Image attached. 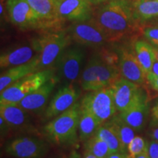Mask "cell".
Returning a JSON list of instances; mask_svg holds the SVG:
<instances>
[{"instance_id":"19","label":"cell","mask_w":158,"mask_h":158,"mask_svg":"<svg viewBox=\"0 0 158 158\" xmlns=\"http://www.w3.org/2000/svg\"><path fill=\"white\" fill-rule=\"evenodd\" d=\"M148 114L149 106L146 98L127 110L118 113V116L133 129L136 131H140L145 125Z\"/></svg>"},{"instance_id":"18","label":"cell","mask_w":158,"mask_h":158,"mask_svg":"<svg viewBox=\"0 0 158 158\" xmlns=\"http://www.w3.org/2000/svg\"><path fill=\"white\" fill-rule=\"evenodd\" d=\"M38 17L41 29H56L62 23L54 0H27Z\"/></svg>"},{"instance_id":"11","label":"cell","mask_w":158,"mask_h":158,"mask_svg":"<svg viewBox=\"0 0 158 158\" xmlns=\"http://www.w3.org/2000/svg\"><path fill=\"white\" fill-rule=\"evenodd\" d=\"M10 20L21 29H41L37 15L27 0H7Z\"/></svg>"},{"instance_id":"3","label":"cell","mask_w":158,"mask_h":158,"mask_svg":"<svg viewBox=\"0 0 158 158\" xmlns=\"http://www.w3.org/2000/svg\"><path fill=\"white\" fill-rule=\"evenodd\" d=\"M121 77L118 65L108 64L98 54L86 63L81 73L80 84L83 90L91 92L110 87Z\"/></svg>"},{"instance_id":"2","label":"cell","mask_w":158,"mask_h":158,"mask_svg":"<svg viewBox=\"0 0 158 158\" xmlns=\"http://www.w3.org/2000/svg\"><path fill=\"white\" fill-rule=\"evenodd\" d=\"M80 114V102H76L70 109L51 118L43 127V133L51 141L57 145L75 143L78 139Z\"/></svg>"},{"instance_id":"30","label":"cell","mask_w":158,"mask_h":158,"mask_svg":"<svg viewBox=\"0 0 158 158\" xmlns=\"http://www.w3.org/2000/svg\"><path fill=\"white\" fill-rule=\"evenodd\" d=\"M151 116L154 123L158 125V99L155 100L151 108Z\"/></svg>"},{"instance_id":"38","label":"cell","mask_w":158,"mask_h":158,"mask_svg":"<svg viewBox=\"0 0 158 158\" xmlns=\"http://www.w3.org/2000/svg\"><path fill=\"white\" fill-rule=\"evenodd\" d=\"M135 158H150L149 155H148V152H144L143 154H141V155H138L137 157H135Z\"/></svg>"},{"instance_id":"41","label":"cell","mask_w":158,"mask_h":158,"mask_svg":"<svg viewBox=\"0 0 158 158\" xmlns=\"http://www.w3.org/2000/svg\"><path fill=\"white\" fill-rule=\"evenodd\" d=\"M59 158H65V157H59Z\"/></svg>"},{"instance_id":"35","label":"cell","mask_w":158,"mask_h":158,"mask_svg":"<svg viewBox=\"0 0 158 158\" xmlns=\"http://www.w3.org/2000/svg\"><path fill=\"white\" fill-rule=\"evenodd\" d=\"M68 158H84L83 156H81L79 154L78 152L76 151V150H73L70 154V156H69Z\"/></svg>"},{"instance_id":"23","label":"cell","mask_w":158,"mask_h":158,"mask_svg":"<svg viewBox=\"0 0 158 158\" xmlns=\"http://www.w3.org/2000/svg\"><path fill=\"white\" fill-rule=\"evenodd\" d=\"M133 10L137 21H146L153 19L158 16V0H135Z\"/></svg>"},{"instance_id":"8","label":"cell","mask_w":158,"mask_h":158,"mask_svg":"<svg viewBox=\"0 0 158 158\" xmlns=\"http://www.w3.org/2000/svg\"><path fill=\"white\" fill-rule=\"evenodd\" d=\"M84 56V51L79 47L64 49L54 64L56 78L66 84H74L81 72Z\"/></svg>"},{"instance_id":"28","label":"cell","mask_w":158,"mask_h":158,"mask_svg":"<svg viewBox=\"0 0 158 158\" xmlns=\"http://www.w3.org/2000/svg\"><path fill=\"white\" fill-rule=\"evenodd\" d=\"M143 34L152 45L158 47V26L152 25L146 27L143 29Z\"/></svg>"},{"instance_id":"39","label":"cell","mask_w":158,"mask_h":158,"mask_svg":"<svg viewBox=\"0 0 158 158\" xmlns=\"http://www.w3.org/2000/svg\"><path fill=\"white\" fill-rule=\"evenodd\" d=\"M153 49H154V53H155V59L157 61H158V47L154 46L153 45Z\"/></svg>"},{"instance_id":"16","label":"cell","mask_w":158,"mask_h":158,"mask_svg":"<svg viewBox=\"0 0 158 158\" xmlns=\"http://www.w3.org/2000/svg\"><path fill=\"white\" fill-rule=\"evenodd\" d=\"M37 54L38 48L33 40L30 44L21 45L2 53L0 56V68L2 70L27 64Z\"/></svg>"},{"instance_id":"15","label":"cell","mask_w":158,"mask_h":158,"mask_svg":"<svg viewBox=\"0 0 158 158\" xmlns=\"http://www.w3.org/2000/svg\"><path fill=\"white\" fill-rule=\"evenodd\" d=\"M0 116H2L10 129L18 131H35L31 124L29 112L17 103H0Z\"/></svg>"},{"instance_id":"17","label":"cell","mask_w":158,"mask_h":158,"mask_svg":"<svg viewBox=\"0 0 158 158\" xmlns=\"http://www.w3.org/2000/svg\"><path fill=\"white\" fill-rule=\"evenodd\" d=\"M57 81L58 78L54 76L38 89L26 96L17 104L29 113L40 111L48 102Z\"/></svg>"},{"instance_id":"32","label":"cell","mask_w":158,"mask_h":158,"mask_svg":"<svg viewBox=\"0 0 158 158\" xmlns=\"http://www.w3.org/2000/svg\"><path fill=\"white\" fill-rule=\"evenodd\" d=\"M107 158H132L130 157L129 154L126 152H112L108 156Z\"/></svg>"},{"instance_id":"14","label":"cell","mask_w":158,"mask_h":158,"mask_svg":"<svg viewBox=\"0 0 158 158\" xmlns=\"http://www.w3.org/2000/svg\"><path fill=\"white\" fill-rule=\"evenodd\" d=\"M118 66L123 78L140 86H143L147 82V74L133 51L127 48H122L118 54Z\"/></svg>"},{"instance_id":"10","label":"cell","mask_w":158,"mask_h":158,"mask_svg":"<svg viewBox=\"0 0 158 158\" xmlns=\"http://www.w3.org/2000/svg\"><path fill=\"white\" fill-rule=\"evenodd\" d=\"M48 144L36 137H20L5 146L7 155L16 158H41L48 151Z\"/></svg>"},{"instance_id":"22","label":"cell","mask_w":158,"mask_h":158,"mask_svg":"<svg viewBox=\"0 0 158 158\" xmlns=\"http://www.w3.org/2000/svg\"><path fill=\"white\" fill-rule=\"evenodd\" d=\"M134 48L138 62L145 73L147 75L151 70L152 67L156 60L153 45L147 41L137 40L135 43Z\"/></svg>"},{"instance_id":"20","label":"cell","mask_w":158,"mask_h":158,"mask_svg":"<svg viewBox=\"0 0 158 158\" xmlns=\"http://www.w3.org/2000/svg\"><path fill=\"white\" fill-rule=\"evenodd\" d=\"M37 56L31 62L27 64L8 68L5 72L2 73L0 76V92H2L7 86L13 84L19 79L33 73L37 72L38 68Z\"/></svg>"},{"instance_id":"4","label":"cell","mask_w":158,"mask_h":158,"mask_svg":"<svg viewBox=\"0 0 158 158\" xmlns=\"http://www.w3.org/2000/svg\"><path fill=\"white\" fill-rule=\"evenodd\" d=\"M35 41L38 48L37 59L40 71L53 67L72 40L68 31L60 30L45 33Z\"/></svg>"},{"instance_id":"36","label":"cell","mask_w":158,"mask_h":158,"mask_svg":"<svg viewBox=\"0 0 158 158\" xmlns=\"http://www.w3.org/2000/svg\"><path fill=\"white\" fill-rule=\"evenodd\" d=\"M83 157L84 158H99L98 157H97L94 155H93L92 153L86 151V150H85L84 152V155H83Z\"/></svg>"},{"instance_id":"21","label":"cell","mask_w":158,"mask_h":158,"mask_svg":"<svg viewBox=\"0 0 158 158\" xmlns=\"http://www.w3.org/2000/svg\"><path fill=\"white\" fill-rule=\"evenodd\" d=\"M101 124L93 115L81 108L78 122L79 139L83 142L86 141L95 135L97 130Z\"/></svg>"},{"instance_id":"1","label":"cell","mask_w":158,"mask_h":158,"mask_svg":"<svg viewBox=\"0 0 158 158\" xmlns=\"http://www.w3.org/2000/svg\"><path fill=\"white\" fill-rule=\"evenodd\" d=\"M93 18L110 43L121 40L138 28L133 7L127 0L108 2L98 10Z\"/></svg>"},{"instance_id":"34","label":"cell","mask_w":158,"mask_h":158,"mask_svg":"<svg viewBox=\"0 0 158 158\" xmlns=\"http://www.w3.org/2000/svg\"><path fill=\"white\" fill-rule=\"evenodd\" d=\"M150 137H151L152 140H155V141L158 142V127H155L151 130Z\"/></svg>"},{"instance_id":"40","label":"cell","mask_w":158,"mask_h":158,"mask_svg":"<svg viewBox=\"0 0 158 158\" xmlns=\"http://www.w3.org/2000/svg\"><path fill=\"white\" fill-rule=\"evenodd\" d=\"M152 20H153L152 23H154V25L158 26V16L155 18V19H153Z\"/></svg>"},{"instance_id":"27","label":"cell","mask_w":158,"mask_h":158,"mask_svg":"<svg viewBox=\"0 0 158 158\" xmlns=\"http://www.w3.org/2000/svg\"><path fill=\"white\" fill-rule=\"evenodd\" d=\"M127 152L132 158L147 152L148 150V141L141 136H135L127 146Z\"/></svg>"},{"instance_id":"31","label":"cell","mask_w":158,"mask_h":158,"mask_svg":"<svg viewBox=\"0 0 158 158\" xmlns=\"http://www.w3.org/2000/svg\"><path fill=\"white\" fill-rule=\"evenodd\" d=\"M147 82L152 86V88L158 92V77L148 74L147 76Z\"/></svg>"},{"instance_id":"25","label":"cell","mask_w":158,"mask_h":158,"mask_svg":"<svg viewBox=\"0 0 158 158\" xmlns=\"http://www.w3.org/2000/svg\"><path fill=\"white\" fill-rule=\"evenodd\" d=\"M95 135L98 136L108 144L111 153L118 152H126V151H127L122 145V142L120 141L119 138L114 130L110 127L107 122L100 126V127L97 130Z\"/></svg>"},{"instance_id":"13","label":"cell","mask_w":158,"mask_h":158,"mask_svg":"<svg viewBox=\"0 0 158 158\" xmlns=\"http://www.w3.org/2000/svg\"><path fill=\"white\" fill-rule=\"evenodd\" d=\"M80 90L74 84H66L57 91L45 111V118L50 119L70 109L78 101Z\"/></svg>"},{"instance_id":"29","label":"cell","mask_w":158,"mask_h":158,"mask_svg":"<svg viewBox=\"0 0 158 158\" xmlns=\"http://www.w3.org/2000/svg\"><path fill=\"white\" fill-rule=\"evenodd\" d=\"M148 155L150 158H158V142L152 140L148 141Z\"/></svg>"},{"instance_id":"37","label":"cell","mask_w":158,"mask_h":158,"mask_svg":"<svg viewBox=\"0 0 158 158\" xmlns=\"http://www.w3.org/2000/svg\"><path fill=\"white\" fill-rule=\"evenodd\" d=\"M89 1L93 4H98V3L105 2H110V1H112V0H89Z\"/></svg>"},{"instance_id":"26","label":"cell","mask_w":158,"mask_h":158,"mask_svg":"<svg viewBox=\"0 0 158 158\" xmlns=\"http://www.w3.org/2000/svg\"><path fill=\"white\" fill-rule=\"evenodd\" d=\"M84 149L99 158H107L111 153L108 144L95 135L84 142Z\"/></svg>"},{"instance_id":"5","label":"cell","mask_w":158,"mask_h":158,"mask_svg":"<svg viewBox=\"0 0 158 158\" xmlns=\"http://www.w3.org/2000/svg\"><path fill=\"white\" fill-rule=\"evenodd\" d=\"M56 73L54 67L37 71L19 79L10 85L0 94V103H18L26 96L54 78Z\"/></svg>"},{"instance_id":"12","label":"cell","mask_w":158,"mask_h":158,"mask_svg":"<svg viewBox=\"0 0 158 158\" xmlns=\"http://www.w3.org/2000/svg\"><path fill=\"white\" fill-rule=\"evenodd\" d=\"M57 14L62 21H85L92 18L89 0H54Z\"/></svg>"},{"instance_id":"33","label":"cell","mask_w":158,"mask_h":158,"mask_svg":"<svg viewBox=\"0 0 158 158\" xmlns=\"http://www.w3.org/2000/svg\"><path fill=\"white\" fill-rule=\"evenodd\" d=\"M148 74L152 75V76H154L158 77V61H157V60L155 61L152 67L151 70H150V72Z\"/></svg>"},{"instance_id":"24","label":"cell","mask_w":158,"mask_h":158,"mask_svg":"<svg viewBox=\"0 0 158 158\" xmlns=\"http://www.w3.org/2000/svg\"><path fill=\"white\" fill-rule=\"evenodd\" d=\"M106 122L114 130L120 141L122 142V145L127 149L128 144L135 138V130L126 124L118 116V114H116L113 118H110L109 121Z\"/></svg>"},{"instance_id":"7","label":"cell","mask_w":158,"mask_h":158,"mask_svg":"<svg viewBox=\"0 0 158 158\" xmlns=\"http://www.w3.org/2000/svg\"><path fill=\"white\" fill-rule=\"evenodd\" d=\"M71 40L79 45L89 47L103 46L109 43L107 35L94 19L73 22L67 29Z\"/></svg>"},{"instance_id":"9","label":"cell","mask_w":158,"mask_h":158,"mask_svg":"<svg viewBox=\"0 0 158 158\" xmlns=\"http://www.w3.org/2000/svg\"><path fill=\"white\" fill-rule=\"evenodd\" d=\"M118 113L127 110L147 98L141 86L121 77L110 86Z\"/></svg>"},{"instance_id":"6","label":"cell","mask_w":158,"mask_h":158,"mask_svg":"<svg viewBox=\"0 0 158 158\" xmlns=\"http://www.w3.org/2000/svg\"><path fill=\"white\" fill-rule=\"evenodd\" d=\"M80 107L93 115L102 124L118 112L110 87L88 92L81 100Z\"/></svg>"}]
</instances>
